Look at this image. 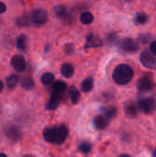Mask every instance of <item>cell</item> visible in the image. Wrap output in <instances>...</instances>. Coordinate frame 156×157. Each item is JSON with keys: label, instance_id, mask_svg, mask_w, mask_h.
I'll list each match as a JSON object with an SVG mask.
<instances>
[{"label": "cell", "instance_id": "d6a6232c", "mask_svg": "<svg viewBox=\"0 0 156 157\" xmlns=\"http://www.w3.org/2000/svg\"><path fill=\"white\" fill-rule=\"evenodd\" d=\"M154 156H156V150L154 151Z\"/></svg>", "mask_w": 156, "mask_h": 157}, {"label": "cell", "instance_id": "52a82bcc", "mask_svg": "<svg viewBox=\"0 0 156 157\" xmlns=\"http://www.w3.org/2000/svg\"><path fill=\"white\" fill-rule=\"evenodd\" d=\"M138 87H139L140 91H143V92H146V91L151 90L154 87L153 79L149 76L142 77L138 82Z\"/></svg>", "mask_w": 156, "mask_h": 157}, {"label": "cell", "instance_id": "ba28073f", "mask_svg": "<svg viewBox=\"0 0 156 157\" xmlns=\"http://www.w3.org/2000/svg\"><path fill=\"white\" fill-rule=\"evenodd\" d=\"M11 64L17 72H22L26 68V62L23 56L15 55L11 59Z\"/></svg>", "mask_w": 156, "mask_h": 157}, {"label": "cell", "instance_id": "6da1fadb", "mask_svg": "<svg viewBox=\"0 0 156 157\" xmlns=\"http://www.w3.org/2000/svg\"><path fill=\"white\" fill-rule=\"evenodd\" d=\"M68 136V129L64 125H57L47 128L43 132V137L46 142L54 144H62Z\"/></svg>", "mask_w": 156, "mask_h": 157}, {"label": "cell", "instance_id": "5bb4252c", "mask_svg": "<svg viewBox=\"0 0 156 157\" xmlns=\"http://www.w3.org/2000/svg\"><path fill=\"white\" fill-rule=\"evenodd\" d=\"M93 87H94V81L90 77L86 78L81 84V90L85 93L90 92L93 89Z\"/></svg>", "mask_w": 156, "mask_h": 157}, {"label": "cell", "instance_id": "4316f807", "mask_svg": "<svg viewBox=\"0 0 156 157\" xmlns=\"http://www.w3.org/2000/svg\"><path fill=\"white\" fill-rule=\"evenodd\" d=\"M31 21V18L27 17V16H23L21 17H18L17 20V24L20 27H25V26H28L29 24V22Z\"/></svg>", "mask_w": 156, "mask_h": 157}, {"label": "cell", "instance_id": "e0dca14e", "mask_svg": "<svg viewBox=\"0 0 156 157\" xmlns=\"http://www.w3.org/2000/svg\"><path fill=\"white\" fill-rule=\"evenodd\" d=\"M67 86L66 84L63 82V81H56L53 83L52 85V90L54 91V93L56 94H60V93H63L65 89H66Z\"/></svg>", "mask_w": 156, "mask_h": 157}, {"label": "cell", "instance_id": "7a4b0ae2", "mask_svg": "<svg viewBox=\"0 0 156 157\" xmlns=\"http://www.w3.org/2000/svg\"><path fill=\"white\" fill-rule=\"evenodd\" d=\"M133 77V70L132 68L125 63L119 64L113 71L112 78L118 85H126L131 81Z\"/></svg>", "mask_w": 156, "mask_h": 157}, {"label": "cell", "instance_id": "ffe728a7", "mask_svg": "<svg viewBox=\"0 0 156 157\" xmlns=\"http://www.w3.org/2000/svg\"><path fill=\"white\" fill-rule=\"evenodd\" d=\"M18 83V76L17 75H10L6 78V85L9 89H13Z\"/></svg>", "mask_w": 156, "mask_h": 157}, {"label": "cell", "instance_id": "f546056e", "mask_svg": "<svg viewBox=\"0 0 156 157\" xmlns=\"http://www.w3.org/2000/svg\"><path fill=\"white\" fill-rule=\"evenodd\" d=\"M6 5H5L3 2H0V14L5 13V12H6Z\"/></svg>", "mask_w": 156, "mask_h": 157}, {"label": "cell", "instance_id": "ac0fdd59", "mask_svg": "<svg viewBox=\"0 0 156 157\" xmlns=\"http://www.w3.org/2000/svg\"><path fill=\"white\" fill-rule=\"evenodd\" d=\"M34 80L31 78V77H24L22 80H21V86L24 88V89H27V90H29V89H32L34 87Z\"/></svg>", "mask_w": 156, "mask_h": 157}, {"label": "cell", "instance_id": "44dd1931", "mask_svg": "<svg viewBox=\"0 0 156 157\" xmlns=\"http://www.w3.org/2000/svg\"><path fill=\"white\" fill-rule=\"evenodd\" d=\"M41 83L45 86L51 84L54 81V75L52 73H45L41 76Z\"/></svg>", "mask_w": 156, "mask_h": 157}, {"label": "cell", "instance_id": "277c9868", "mask_svg": "<svg viewBox=\"0 0 156 157\" xmlns=\"http://www.w3.org/2000/svg\"><path fill=\"white\" fill-rule=\"evenodd\" d=\"M30 18H31L32 23H34L37 26H41L47 22L48 14L43 9H36L32 12Z\"/></svg>", "mask_w": 156, "mask_h": 157}, {"label": "cell", "instance_id": "83f0119b", "mask_svg": "<svg viewBox=\"0 0 156 157\" xmlns=\"http://www.w3.org/2000/svg\"><path fill=\"white\" fill-rule=\"evenodd\" d=\"M64 51H65V53H67V54H71V53L73 52V51H74V47H73V45H72V44H68V45H66V46H65V48H64Z\"/></svg>", "mask_w": 156, "mask_h": 157}, {"label": "cell", "instance_id": "7c38bea8", "mask_svg": "<svg viewBox=\"0 0 156 157\" xmlns=\"http://www.w3.org/2000/svg\"><path fill=\"white\" fill-rule=\"evenodd\" d=\"M60 102H61V98H60L59 94L54 93L53 95H51L49 102L47 103L46 109H48V110H53V109H55L59 106Z\"/></svg>", "mask_w": 156, "mask_h": 157}, {"label": "cell", "instance_id": "4fadbf2b", "mask_svg": "<svg viewBox=\"0 0 156 157\" xmlns=\"http://www.w3.org/2000/svg\"><path fill=\"white\" fill-rule=\"evenodd\" d=\"M74 73V68L71 63H64L61 67V74L67 78H70L73 76Z\"/></svg>", "mask_w": 156, "mask_h": 157}, {"label": "cell", "instance_id": "d4e9b609", "mask_svg": "<svg viewBox=\"0 0 156 157\" xmlns=\"http://www.w3.org/2000/svg\"><path fill=\"white\" fill-rule=\"evenodd\" d=\"M135 21L137 24H140V25L145 24L148 21V16L144 13H139L135 17Z\"/></svg>", "mask_w": 156, "mask_h": 157}, {"label": "cell", "instance_id": "5b68a950", "mask_svg": "<svg viewBox=\"0 0 156 157\" xmlns=\"http://www.w3.org/2000/svg\"><path fill=\"white\" fill-rule=\"evenodd\" d=\"M140 110L145 114H151L156 109V101L154 98H144L139 102Z\"/></svg>", "mask_w": 156, "mask_h": 157}, {"label": "cell", "instance_id": "2e32d148", "mask_svg": "<svg viewBox=\"0 0 156 157\" xmlns=\"http://www.w3.org/2000/svg\"><path fill=\"white\" fill-rule=\"evenodd\" d=\"M69 95L71 98V101L73 104H77L80 99V93L74 86H71L69 88Z\"/></svg>", "mask_w": 156, "mask_h": 157}, {"label": "cell", "instance_id": "603a6c76", "mask_svg": "<svg viewBox=\"0 0 156 157\" xmlns=\"http://www.w3.org/2000/svg\"><path fill=\"white\" fill-rule=\"evenodd\" d=\"M53 10H54L55 15H56L58 17H60V18L63 17L65 16V14H66V8H65V6H61V5L56 6L54 7Z\"/></svg>", "mask_w": 156, "mask_h": 157}, {"label": "cell", "instance_id": "484cf974", "mask_svg": "<svg viewBox=\"0 0 156 157\" xmlns=\"http://www.w3.org/2000/svg\"><path fill=\"white\" fill-rule=\"evenodd\" d=\"M79 151L82 152L83 154L86 155V154H89L91 152V149H92V146L89 143H82L80 145H79Z\"/></svg>", "mask_w": 156, "mask_h": 157}, {"label": "cell", "instance_id": "3957f363", "mask_svg": "<svg viewBox=\"0 0 156 157\" xmlns=\"http://www.w3.org/2000/svg\"><path fill=\"white\" fill-rule=\"evenodd\" d=\"M140 60L144 67L152 70H156V55L152 52H143L140 56Z\"/></svg>", "mask_w": 156, "mask_h": 157}, {"label": "cell", "instance_id": "1f68e13d", "mask_svg": "<svg viewBox=\"0 0 156 157\" xmlns=\"http://www.w3.org/2000/svg\"><path fill=\"white\" fill-rule=\"evenodd\" d=\"M0 156H6V155H5V154H0Z\"/></svg>", "mask_w": 156, "mask_h": 157}, {"label": "cell", "instance_id": "4dcf8cb0", "mask_svg": "<svg viewBox=\"0 0 156 157\" xmlns=\"http://www.w3.org/2000/svg\"><path fill=\"white\" fill-rule=\"evenodd\" d=\"M3 88H4V84H3V82L0 80V93L3 91Z\"/></svg>", "mask_w": 156, "mask_h": 157}, {"label": "cell", "instance_id": "d6986e66", "mask_svg": "<svg viewBox=\"0 0 156 157\" xmlns=\"http://www.w3.org/2000/svg\"><path fill=\"white\" fill-rule=\"evenodd\" d=\"M93 20H94V16L90 12H84L80 16V21L85 25H88L92 23Z\"/></svg>", "mask_w": 156, "mask_h": 157}, {"label": "cell", "instance_id": "f1b7e54d", "mask_svg": "<svg viewBox=\"0 0 156 157\" xmlns=\"http://www.w3.org/2000/svg\"><path fill=\"white\" fill-rule=\"evenodd\" d=\"M150 51L156 55V41H153L150 45Z\"/></svg>", "mask_w": 156, "mask_h": 157}, {"label": "cell", "instance_id": "9a60e30c", "mask_svg": "<svg viewBox=\"0 0 156 157\" xmlns=\"http://www.w3.org/2000/svg\"><path fill=\"white\" fill-rule=\"evenodd\" d=\"M27 36L26 35H20L17 39V47L19 51L25 52L27 50Z\"/></svg>", "mask_w": 156, "mask_h": 157}, {"label": "cell", "instance_id": "8fae6325", "mask_svg": "<svg viewBox=\"0 0 156 157\" xmlns=\"http://www.w3.org/2000/svg\"><path fill=\"white\" fill-rule=\"evenodd\" d=\"M139 110H140L139 104L137 105L135 102H128L125 106V113L131 118L135 117L138 114Z\"/></svg>", "mask_w": 156, "mask_h": 157}, {"label": "cell", "instance_id": "7402d4cb", "mask_svg": "<svg viewBox=\"0 0 156 157\" xmlns=\"http://www.w3.org/2000/svg\"><path fill=\"white\" fill-rule=\"evenodd\" d=\"M106 40H107V43L108 45H111V46L112 45H117L119 43V36L117 35V33L111 32V33H109L108 35Z\"/></svg>", "mask_w": 156, "mask_h": 157}, {"label": "cell", "instance_id": "cb8c5ba5", "mask_svg": "<svg viewBox=\"0 0 156 157\" xmlns=\"http://www.w3.org/2000/svg\"><path fill=\"white\" fill-rule=\"evenodd\" d=\"M116 115H117V109L115 107L111 106V107H108L105 109V116L108 120L113 119L114 117H116Z\"/></svg>", "mask_w": 156, "mask_h": 157}, {"label": "cell", "instance_id": "836d02e7", "mask_svg": "<svg viewBox=\"0 0 156 157\" xmlns=\"http://www.w3.org/2000/svg\"><path fill=\"white\" fill-rule=\"evenodd\" d=\"M126 1H132V0H126Z\"/></svg>", "mask_w": 156, "mask_h": 157}, {"label": "cell", "instance_id": "30bf717a", "mask_svg": "<svg viewBox=\"0 0 156 157\" xmlns=\"http://www.w3.org/2000/svg\"><path fill=\"white\" fill-rule=\"evenodd\" d=\"M94 125L97 130H104L108 125V119L105 115H97L94 119Z\"/></svg>", "mask_w": 156, "mask_h": 157}, {"label": "cell", "instance_id": "9c48e42d", "mask_svg": "<svg viewBox=\"0 0 156 157\" xmlns=\"http://www.w3.org/2000/svg\"><path fill=\"white\" fill-rule=\"evenodd\" d=\"M103 42L102 40L94 34H89L87 36L86 39V48H96V47H100L102 46Z\"/></svg>", "mask_w": 156, "mask_h": 157}, {"label": "cell", "instance_id": "8992f818", "mask_svg": "<svg viewBox=\"0 0 156 157\" xmlns=\"http://www.w3.org/2000/svg\"><path fill=\"white\" fill-rule=\"evenodd\" d=\"M120 48L124 51V52H135L139 50V44L138 42L133 40V39H131V38H126V39H123L120 43Z\"/></svg>", "mask_w": 156, "mask_h": 157}]
</instances>
